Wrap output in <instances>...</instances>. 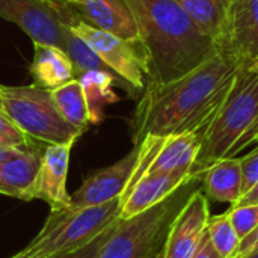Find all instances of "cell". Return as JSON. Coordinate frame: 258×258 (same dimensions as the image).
I'll return each mask as SVG.
<instances>
[{"label":"cell","instance_id":"cell-1","mask_svg":"<svg viewBox=\"0 0 258 258\" xmlns=\"http://www.w3.org/2000/svg\"><path fill=\"white\" fill-rule=\"evenodd\" d=\"M243 63L230 50L221 48L216 56L177 80L145 85L130 119L133 145L148 136L206 132Z\"/></svg>","mask_w":258,"mask_h":258},{"label":"cell","instance_id":"cell-2","mask_svg":"<svg viewBox=\"0 0 258 258\" xmlns=\"http://www.w3.org/2000/svg\"><path fill=\"white\" fill-rule=\"evenodd\" d=\"M139 32L147 85L177 80L216 56L221 47L206 36L175 0H124Z\"/></svg>","mask_w":258,"mask_h":258},{"label":"cell","instance_id":"cell-3","mask_svg":"<svg viewBox=\"0 0 258 258\" xmlns=\"http://www.w3.org/2000/svg\"><path fill=\"white\" fill-rule=\"evenodd\" d=\"M258 130V74L243 63L219 110L204 132L197 162L195 177L215 162L231 157L254 142Z\"/></svg>","mask_w":258,"mask_h":258},{"label":"cell","instance_id":"cell-4","mask_svg":"<svg viewBox=\"0 0 258 258\" xmlns=\"http://www.w3.org/2000/svg\"><path fill=\"white\" fill-rule=\"evenodd\" d=\"M122 200L82 210L50 212L38 236L12 258H50L79 249L119 221Z\"/></svg>","mask_w":258,"mask_h":258},{"label":"cell","instance_id":"cell-5","mask_svg":"<svg viewBox=\"0 0 258 258\" xmlns=\"http://www.w3.org/2000/svg\"><path fill=\"white\" fill-rule=\"evenodd\" d=\"M200 178H194L147 212L127 221L119 219L98 258L159 257L172 221L189 197L200 187Z\"/></svg>","mask_w":258,"mask_h":258},{"label":"cell","instance_id":"cell-6","mask_svg":"<svg viewBox=\"0 0 258 258\" xmlns=\"http://www.w3.org/2000/svg\"><path fill=\"white\" fill-rule=\"evenodd\" d=\"M0 110L32 141L45 145L76 144L83 130L68 124L57 110L51 91L38 85H0Z\"/></svg>","mask_w":258,"mask_h":258},{"label":"cell","instance_id":"cell-7","mask_svg":"<svg viewBox=\"0 0 258 258\" xmlns=\"http://www.w3.org/2000/svg\"><path fill=\"white\" fill-rule=\"evenodd\" d=\"M67 27L97 53V56L110 68V71L128 86L133 97L144 92L147 85V65L139 39H124L115 33L95 27L85 21L80 14L73 17Z\"/></svg>","mask_w":258,"mask_h":258},{"label":"cell","instance_id":"cell-8","mask_svg":"<svg viewBox=\"0 0 258 258\" xmlns=\"http://www.w3.org/2000/svg\"><path fill=\"white\" fill-rule=\"evenodd\" d=\"M79 12L60 9L45 0H0V18L17 24L33 44L53 45L65 51L68 21Z\"/></svg>","mask_w":258,"mask_h":258},{"label":"cell","instance_id":"cell-9","mask_svg":"<svg viewBox=\"0 0 258 258\" xmlns=\"http://www.w3.org/2000/svg\"><path fill=\"white\" fill-rule=\"evenodd\" d=\"M210 219L209 198L198 187L172 221L159 258H194Z\"/></svg>","mask_w":258,"mask_h":258},{"label":"cell","instance_id":"cell-10","mask_svg":"<svg viewBox=\"0 0 258 258\" xmlns=\"http://www.w3.org/2000/svg\"><path fill=\"white\" fill-rule=\"evenodd\" d=\"M139 160V147L124 156L116 163L95 171L83 180L80 187L71 194V210L101 206L116 198H122L127 186L132 181Z\"/></svg>","mask_w":258,"mask_h":258},{"label":"cell","instance_id":"cell-11","mask_svg":"<svg viewBox=\"0 0 258 258\" xmlns=\"http://www.w3.org/2000/svg\"><path fill=\"white\" fill-rule=\"evenodd\" d=\"M73 145L74 144L44 147L39 172L32 186L29 201H45L51 212L67 210L71 207V194L67 190V175Z\"/></svg>","mask_w":258,"mask_h":258},{"label":"cell","instance_id":"cell-12","mask_svg":"<svg viewBox=\"0 0 258 258\" xmlns=\"http://www.w3.org/2000/svg\"><path fill=\"white\" fill-rule=\"evenodd\" d=\"M198 178L192 171H177L168 174H148L145 172L124 195L119 212V219H132L148 209L160 204L181 186L190 180Z\"/></svg>","mask_w":258,"mask_h":258},{"label":"cell","instance_id":"cell-13","mask_svg":"<svg viewBox=\"0 0 258 258\" xmlns=\"http://www.w3.org/2000/svg\"><path fill=\"white\" fill-rule=\"evenodd\" d=\"M242 62L249 63L258 56V0H231L225 44Z\"/></svg>","mask_w":258,"mask_h":258},{"label":"cell","instance_id":"cell-14","mask_svg":"<svg viewBox=\"0 0 258 258\" xmlns=\"http://www.w3.org/2000/svg\"><path fill=\"white\" fill-rule=\"evenodd\" d=\"M41 156L42 151L36 147H27L0 162V194L29 201L32 186L39 172Z\"/></svg>","mask_w":258,"mask_h":258},{"label":"cell","instance_id":"cell-15","mask_svg":"<svg viewBox=\"0 0 258 258\" xmlns=\"http://www.w3.org/2000/svg\"><path fill=\"white\" fill-rule=\"evenodd\" d=\"M76 11L85 21L95 27L124 39H139L138 26L124 0H82Z\"/></svg>","mask_w":258,"mask_h":258},{"label":"cell","instance_id":"cell-16","mask_svg":"<svg viewBox=\"0 0 258 258\" xmlns=\"http://www.w3.org/2000/svg\"><path fill=\"white\" fill-rule=\"evenodd\" d=\"M203 136L204 132L166 136L147 172L168 174L177 171H192L201 150Z\"/></svg>","mask_w":258,"mask_h":258},{"label":"cell","instance_id":"cell-17","mask_svg":"<svg viewBox=\"0 0 258 258\" xmlns=\"http://www.w3.org/2000/svg\"><path fill=\"white\" fill-rule=\"evenodd\" d=\"M207 198L231 206L243 195V180L240 159L225 157L210 165L200 177Z\"/></svg>","mask_w":258,"mask_h":258},{"label":"cell","instance_id":"cell-18","mask_svg":"<svg viewBox=\"0 0 258 258\" xmlns=\"http://www.w3.org/2000/svg\"><path fill=\"white\" fill-rule=\"evenodd\" d=\"M29 70L35 85L47 89H54L76 79L74 63L70 56L53 45L33 44V60Z\"/></svg>","mask_w":258,"mask_h":258},{"label":"cell","instance_id":"cell-19","mask_svg":"<svg viewBox=\"0 0 258 258\" xmlns=\"http://www.w3.org/2000/svg\"><path fill=\"white\" fill-rule=\"evenodd\" d=\"M195 26L219 47L227 36L228 8L231 0H175Z\"/></svg>","mask_w":258,"mask_h":258},{"label":"cell","instance_id":"cell-20","mask_svg":"<svg viewBox=\"0 0 258 258\" xmlns=\"http://www.w3.org/2000/svg\"><path fill=\"white\" fill-rule=\"evenodd\" d=\"M77 80L80 82L88 101L91 124L101 122L104 118V107L119 100V97L113 91V85H119L130 94L128 86L110 71H86L80 74Z\"/></svg>","mask_w":258,"mask_h":258},{"label":"cell","instance_id":"cell-21","mask_svg":"<svg viewBox=\"0 0 258 258\" xmlns=\"http://www.w3.org/2000/svg\"><path fill=\"white\" fill-rule=\"evenodd\" d=\"M50 91L53 101L63 119L76 128L85 132L91 124V115L80 82L74 79Z\"/></svg>","mask_w":258,"mask_h":258},{"label":"cell","instance_id":"cell-22","mask_svg":"<svg viewBox=\"0 0 258 258\" xmlns=\"http://www.w3.org/2000/svg\"><path fill=\"white\" fill-rule=\"evenodd\" d=\"M207 236L212 246L222 258H234L240 246V237L234 230L228 212L210 216L207 225Z\"/></svg>","mask_w":258,"mask_h":258},{"label":"cell","instance_id":"cell-23","mask_svg":"<svg viewBox=\"0 0 258 258\" xmlns=\"http://www.w3.org/2000/svg\"><path fill=\"white\" fill-rule=\"evenodd\" d=\"M65 53L70 56V59L74 63L76 70V79L86 73V71H110V68L97 56V53L77 35H74L70 29L67 33V42H65ZM112 73V71H110Z\"/></svg>","mask_w":258,"mask_h":258},{"label":"cell","instance_id":"cell-24","mask_svg":"<svg viewBox=\"0 0 258 258\" xmlns=\"http://www.w3.org/2000/svg\"><path fill=\"white\" fill-rule=\"evenodd\" d=\"M227 212L240 239L246 237L258 227V204L231 206Z\"/></svg>","mask_w":258,"mask_h":258},{"label":"cell","instance_id":"cell-25","mask_svg":"<svg viewBox=\"0 0 258 258\" xmlns=\"http://www.w3.org/2000/svg\"><path fill=\"white\" fill-rule=\"evenodd\" d=\"M33 142L30 138H27L2 110H0V144L14 147V148H27L33 147Z\"/></svg>","mask_w":258,"mask_h":258},{"label":"cell","instance_id":"cell-26","mask_svg":"<svg viewBox=\"0 0 258 258\" xmlns=\"http://www.w3.org/2000/svg\"><path fill=\"white\" fill-rule=\"evenodd\" d=\"M118 224H119V221L116 224H113L110 228H107L104 233H101L98 237H95L92 242H89L88 245H85V246H82L79 249L68 251V252H63V254H59V255H54V257L50 258H98Z\"/></svg>","mask_w":258,"mask_h":258},{"label":"cell","instance_id":"cell-27","mask_svg":"<svg viewBox=\"0 0 258 258\" xmlns=\"http://www.w3.org/2000/svg\"><path fill=\"white\" fill-rule=\"evenodd\" d=\"M240 166H242L243 195H245L258 183V147L240 159Z\"/></svg>","mask_w":258,"mask_h":258},{"label":"cell","instance_id":"cell-28","mask_svg":"<svg viewBox=\"0 0 258 258\" xmlns=\"http://www.w3.org/2000/svg\"><path fill=\"white\" fill-rule=\"evenodd\" d=\"M258 249V227L251 231L246 237H243L240 240V246L237 249V254L234 258H245L248 257L249 254L255 252Z\"/></svg>","mask_w":258,"mask_h":258},{"label":"cell","instance_id":"cell-29","mask_svg":"<svg viewBox=\"0 0 258 258\" xmlns=\"http://www.w3.org/2000/svg\"><path fill=\"white\" fill-rule=\"evenodd\" d=\"M194 258H222V257L215 251V248L212 246L210 239H209V236H207V233H206V236H204V239H203V242H201V245H200V248H198V251H197V254L194 255Z\"/></svg>","mask_w":258,"mask_h":258},{"label":"cell","instance_id":"cell-30","mask_svg":"<svg viewBox=\"0 0 258 258\" xmlns=\"http://www.w3.org/2000/svg\"><path fill=\"white\" fill-rule=\"evenodd\" d=\"M245 204H258V183L251 190H248L245 195H242V198L234 206H245Z\"/></svg>","mask_w":258,"mask_h":258},{"label":"cell","instance_id":"cell-31","mask_svg":"<svg viewBox=\"0 0 258 258\" xmlns=\"http://www.w3.org/2000/svg\"><path fill=\"white\" fill-rule=\"evenodd\" d=\"M18 150H21V148H14V147H8V145L0 144V162H3V160H6L8 157L14 156Z\"/></svg>","mask_w":258,"mask_h":258},{"label":"cell","instance_id":"cell-32","mask_svg":"<svg viewBox=\"0 0 258 258\" xmlns=\"http://www.w3.org/2000/svg\"><path fill=\"white\" fill-rule=\"evenodd\" d=\"M57 8H60V9H67V8H77L79 5H80V2L82 0H51Z\"/></svg>","mask_w":258,"mask_h":258},{"label":"cell","instance_id":"cell-33","mask_svg":"<svg viewBox=\"0 0 258 258\" xmlns=\"http://www.w3.org/2000/svg\"><path fill=\"white\" fill-rule=\"evenodd\" d=\"M248 67H249V70H251V71H254V73H257L258 74V56L254 59V60H251V62L248 63Z\"/></svg>","mask_w":258,"mask_h":258},{"label":"cell","instance_id":"cell-34","mask_svg":"<svg viewBox=\"0 0 258 258\" xmlns=\"http://www.w3.org/2000/svg\"><path fill=\"white\" fill-rule=\"evenodd\" d=\"M245 258H258V249L255 251V252H252V254H249L248 257H245Z\"/></svg>","mask_w":258,"mask_h":258},{"label":"cell","instance_id":"cell-35","mask_svg":"<svg viewBox=\"0 0 258 258\" xmlns=\"http://www.w3.org/2000/svg\"><path fill=\"white\" fill-rule=\"evenodd\" d=\"M254 142H258V130H257V133H255V138H254Z\"/></svg>","mask_w":258,"mask_h":258},{"label":"cell","instance_id":"cell-36","mask_svg":"<svg viewBox=\"0 0 258 258\" xmlns=\"http://www.w3.org/2000/svg\"><path fill=\"white\" fill-rule=\"evenodd\" d=\"M45 2H50V3H53V2H51V0H45ZM53 5H54V3H53ZM54 6H56V5H54Z\"/></svg>","mask_w":258,"mask_h":258},{"label":"cell","instance_id":"cell-37","mask_svg":"<svg viewBox=\"0 0 258 258\" xmlns=\"http://www.w3.org/2000/svg\"><path fill=\"white\" fill-rule=\"evenodd\" d=\"M157 258H159V257H157Z\"/></svg>","mask_w":258,"mask_h":258}]
</instances>
